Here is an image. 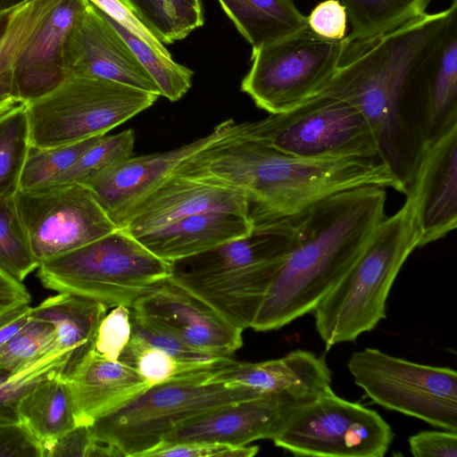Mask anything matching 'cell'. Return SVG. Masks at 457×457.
I'll return each instance as SVG.
<instances>
[{
	"label": "cell",
	"instance_id": "obj_1",
	"mask_svg": "<svg viewBox=\"0 0 457 457\" xmlns=\"http://www.w3.org/2000/svg\"><path fill=\"white\" fill-rule=\"evenodd\" d=\"M456 12L457 0H452L445 10L425 12L373 37L349 42L320 94L344 100L361 112L376 137L379 159L406 193L427 146L414 96L415 77Z\"/></svg>",
	"mask_w": 457,
	"mask_h": 457
},
{
	"label": "cell",
	"instance_id": "obj_2",
	"mask_svg": "<svg viewBox=\"0 0 457 457\" xmlns=\"http://www.w3.org/2000/svg\"><path fill=\"white\" fill-rule=\"evenodd\" d=\"M175 173L243 192L253 224L300 216L328 196L360 187H390L406 194L379 159H303L239 138L236 130L187 159Z\"/></svg>",
	"mask_w": 457,
	"mask_h": 457
},
{
	"label": "cell",
	"instance_id": "obj_3",
	"mask_svg": "<svg viewBox=\"0 0 457 457\" xmlns=\"http://www.w3.org/2000/svg\"><path fill=\"white\" fill-rule=\"evenodd\" d=\"M385 189H348L314 204L300 216L298 242L279 267L251 328L278 329L313 311L386 217Z\"/></svg>",
	"mask_w": 457,
	"mask_h": 457
},
{
	"label": "cell",
	"instance_id": "obj_4",
	"mask_svg": "<svg viewBox=\"0 0 457 457\" xmlns=\"http://www.w3.org/2000/svg\"><path fill=\"white\" fill-rule=\"evenodd\" d=\"M300 216L254 223L247 237L171 262L169 280L234 327L249 328L298 242Z\"/></svg>",
	"mask_w": 457,
	"mask_h": 457
},
{
	"label": "cell",
	"instance_id": "obj_5",
	"mask_svg": "<svg viewBox=\"0 0 457 457\" xmlns=\"http://www.w3.org/2000/svg\"><path fill=\"white\" fill-rule=\"evenodd\" d=\"M406 195L403 205L380 222L360 256L312 312L327 349L355 341L386 318L390 289L420 244L415 205Z\"/></svg>",
	"mask_w": 457,
	"mask_h": 457
},
{
	"label": "cell",
	"instance_id": "obj_6",
	"mask_svg": "<svg viewBox=\"0 0 457 457\" xmlns=\"http://www.w3.org/2000/svg\"><path fill=\"white\" fill-rule=\"evenodd\" d=\"M37 270L47 289L87 297L107 307L130 308L152 287L169 278L170 263L118 228L41 262Z\"/></svg>",
	"mask_w": 457,
	"mask_h": 457
},
{
	"label": "cell",
	"instance_id": "obj_7",
	"mask_svg": "<svg viewBox=\"0 0 457 457\" xmlns=\"http://www.w3.org/2000/svg\"><path fill=\"white\" fill-rule=\"evenodd\" d=\"M88 0H28L11 11L0 37V93L27 104L68 77L67 37Z\"/></svg>",
	"mask_w": 457,
	"mask_h": 457
},
{
	"label": "cell",
	"instance_id": "obj_8",
	"mask_svg": "<svg viewBox=\"0 0 457 457\" xmlns=\"http://www.w3.org/2000/svg\"><path fill=\"white\" fill-rule=\"evenodd\" d=\"M215 368L149 386L88 426L92 437L122 456L145 457L187 420L229 403L258 397L246 388L205 383Z\"/></svg>",
	"mask_w": 457,
	"mask_h": 457
},
{
	"label": "cell",
	"instance_id": "obj_9",
	"mask_svg": "<svg viewBox=\"0 0 457 457\" xmlns=\"http://www.w3.org/2000/svg\"><path fill=\"white\" fill-rule=\"evenodd\" d=\"M236 137L303 159H379L376 137L361 112L324 95L259 120L237 123Z\"/></svg>",
	"mask_w": 457,
	"mask_h": 457
},
{
	"label": "cell",
	"instance_id": "obj_10",
	"mask_svg": "<svg viewBox=\"0 0 457 457\" xmlns=\"http://www.w3.org/2000/svg\"><path fill=\"white\" fill-rule=\"evenodd\" d=\"M158 97L115 81L68 77L26 104L30 145L47 148L106 135L148 109Z\"/></svg>",
	"mask_w": 457,
	"mask_h": 457
},
{
	"label": "cell",
	"instance_id": "obj_11",
	"mask_svg": "<svg viewBox=\"0 0 457 457\" xmlns=\"http://www.w3.org/2000/svg\"><path fill=\"white\" fill-rule=\"evenodd\" d=\"M348 43L345 37L340 40L322 38L307 27L253 46L241 90L269 113L293 109L324 90Z\"/></svg>",
	"mask_w": 457,
	"mask_h": 457
},
{
	"label": "cell",
	"instance_id": "obj_12",
	"mask_svg": "<svg viewBox=\"0 0 457 457\" xmlns=\"http://www.w3.org/2000/svg\"><path fill=\"white\" fill-rule=\"evenodd\" d=\"M354 383L378 405L457 432V373L365 348L347 363Z\"/></svg>",
	"mask_w": 457,
	"mask_h": 457
},
{
	"label": "cell",
	"instance_id": "obj_13",
	"mask_svg": "<svg viewBox=\"0 0 457 457\" xmlns=\"http://www.w3.org/2000/svg\"><path fill=\"white\" fill-rule=\"evenodd\" d=\"M393 439L392 428L376 411L329 388L297 409L272 441L299 456L383 457Z\"/></svg>",
	"mask_w": 457,
	"mask_h": 457
},
{
	"label": "cell",
	"instance_id": "obj_14",
	"mask_svg": "<svg viewBox=\"0 0 457 457\" xmlns=\"http://www.w3.org/2000/svg\"><path fill=\"white\" fill-rule=\"evenodd\" d=\"M16 204L31 250L39 263L119 228L83 184H55L18 190Z\"/></svg>",
	"mask_w": 457,
	"mask_h": 457
},
{
	"label": "cell",
	"instance_id": "obj_15",
	"mask_svg": "<svg viewBox=\"0 0 457 457\" xmlns=\"http://www.w3.org/2000/svg\"><path fill=\"white\" fill-rule=\"evenodd\" d=\"M130 309L185 344L229 358L243 345L242 330L169 278L152 287Z\"/></svg>",
	"mask_w": 457,
	"mask_h": 457
},
{
	"label": "cell",
	"instance_id": "obj_16",
	"mask_svg": "<svg viewBox=\"0 0 457 457\" xmlns=\"http://www.w3.org/2000/svg\"><path fill=\"white\" fill-rule=\"evenodd\" d=\"M318 395L287 392L229 403L183 423L162 444L211 441L246 445L260 439L272 440L292 414Z\"/></svg>",
	"mask_w": 457,
	"mask_h": 457
},
{
	"label": "cell",
	"instance_id": "obj_17",
	"mask_svg": "<svg viewBox=\"0 0 457 457\" xmlns=\"http://www.w3.org/2000/svg\"><path fill=\"white\" fill-rule=\"evenodd\" d=\"M67 77L106 79L161 96L125 40L89 0L64 46Z\"/></svg>",
	"mask_w": 457,
	"mask_h": 457
},
{
	"label": "cell",
	"instance_id": "obj_18",
	"mask_svg": "<svg viewBox=\"0 0 457 457\" xmlns=\"http://www.w3.org/2000/svg\"><path fill=\"white\" fill-rule=\"evenodd\" d=\"M237 123L229 119L204 137L159 154L130 156L86 181L99 204L118 226L126 213L172 175L187 159L230 136Z\"/></svg>",
	"mask_w": 457,
	"mask_h": 457
},
{
	"label": "cell",
	"instance_id": "obj_19",
	"mask_svg": "<svg viewBox=\"0 0 457 457\" xmlns=\"http://www.w3.org/2000/svg\"><path fill=\"white\" fill-rule=\"evenodd\" d=\"M246 195L216 181L173 173L119 221L137 237L195 214L223 211L249 216Z\"/></svg>",
	"mask_w": 457,
	"mask_h": 457
},
{
	"label": "cell",
	"instance_id": "obj_20",
	"mask_svg": "<svg viewBox=\"0 0 457 457\" xmlns=\"http://www.w3.org/2000/svg\"><path fill=\"white\" fill-rule=\"evenodd\" d=\"M414 203L419 247L457 226V124L427 145L406 193Z\"/></svg>",
	"mask_w": 457,
	"mask_h": 457
},
{
	"label": "cell",
	"instance_id": "obj_21",
	"mask_svg": "<svg viewBox=\"0 0 457 457\" xmlns=\"http://www.w3.org/2000/svg\"><path fill=\"white\" fill-rule=\"evenodd\" d=\"M331 378L323 356L295 350L260 362L228 358L212 371L205 383L246 388L260 397L287 392L320 394L331 388Z\"/></svg>",
	"mask_w": 457,
	"mask_h": 457
},
{
	"label": "cell",
	"instance_id": "obj_22",
	"mask_svg": "<svg viewBox=\"0 0 457 457\" xmlns=\"http://www.w3.org/2000/svg\"><path fill=\"white\" fill-rule=\"evenodd\" d=\"M70 391L76 426H90L149 386L136 369L94 348L62 377Z\"/></svg>",
	"mask_w": 457,
	"mask_h": 457
},
{
	"label": "cell",
	"instance_id": "obj_23",
	"mask_svg": "<svg viewBox=\"0 0 457 457\" xmlns=\"http://www.w3.org/2000/svg\"><path fill=\"white\" fill-rule=\"evenodd\" d=\"M414 96L427 145L457 124V12L419 68Z\"/></svg>",
	"mask_w": 457,
	"mask_h": 457
},
{
	"label": "cell",
	"instance_id": "obj_24",
	"mask_svg": "<svg viewBox=\"0 0 457 457\" xmlns=\"http://www.w3.org/2000/svg\"><path fill=\"white\" fill-rule=\"evenodd\" d=\"M250 216L213 211L188 216L136 238L159 258L171 262L249 236Z\"/></svg>",
	"mask_w": 457,
	"mask_h": 457
},
{
	"label": "cell",
	"instance_id": "obj_25",
	"mask_svg": "<svg viewBox=\"0 0 457 457\" xmlns=\"http://www.w3.org/2000/svg\"><path fill=\"white\" fill-rule=\"evenodd\" d=\"M107 308L87 297L58 293L32 307L30 318L54 326L57 344L71 353L72 370L94 348L97 329Z\"/></svg>",
	"mask_w": 457,
	"mask_h": 457
},
{
	"label": "cell",
	"instance_id": "obj_26",
	"mask_svg": "<svg viewBox=\"0 0 457 457\" xmlns=\"http://www.w3.org/2000/svg\"><path fill=\"white\" fill-rule=\"evenodd\" d=\"M19 420L40 442L44 457L54 444L76 427L69 388L61 374L28 392L17 406Z\"/></svg>",
	"mask_w": 457,
	"mask_h": 457
},
{
	"label": "cell",
	"instance_id": "obj_27",
	"mask_svg": "<svg viewBox=\"0 0 457 457\" xmlns=\"http://www.w3.org/2000/svg\"><path fill=\"white\" fill-rule=\"evenodd\" d=\"M240 34L252 46L296 33L307 25V16L294 0H218Z\"/></svg>",
	"mask_w": 457,
	"mask_h": 457
},
{
	"label": "cell",
	"instance_id": "obj_28",
	"mask_svg": "<svg viewBox=\"0 0 457 457\" xmlns=\"http://www.w3.org/2000/svg\"><path fill=\"white\" fill-rule=\"evenodd\" d=\"M72 367L71 352L57 345L15 371L0 370V424L20 422L17 406L20 400L41 381Z\"/></svg>",
	"mask_w": 457,
	"mask_h": 457
},
{
	"label": "cell",
	"instance_id": "obj_29",
	"mask_svg": "<svg viewBox=\"0 0 457 457\" xmlns=\"http://www.w3.org/2000/svg\"><path fill=\"white\" fill-rule=\"evenodd\" d=\"M162 44L185 38L203 26L200 0H121Z\"/></svg>",
	"mask_w": 457,
	"mask_h": 457
},
{
	"label": "cell",
	"instance_id": "obj_30",
	"mask_svg": "<svg viewBox=\"0 0 457 457\" xmlns=\"http://www.w3.org/2000/svg\"><path fill=\"white\" fill-rule=\"evenodd\" d=\"M352 30L348 42L368 39L427 12L431 0H339Z\"/></svg>",
	"mask_w": 457,
	"mask_h": 457
},
{
	"label": "cell",
	"instance_id": "obj_31",
	"mask_svg": "<svg viewBox=\"0 0 457 457\" xmlns=\"http://www.w3.org/2000/svg\"><path fill=\"white\" fill-rule=\"evenodd\" d=\"M31 148L26 104L0 114V197L15 195Z\"/></svg>",
	"mask_w": 457,
	"mask_h": 457
},
{
	"label": "cell",
	"instance_id": "obj_32",
	"mask_svg": "<svg viewBox=\"0 0 457 457\" xmlns=\"http://www.w3.org/2000/svg\"><path fill=\"white\" fill-rule=\"evenodd\" d=\"M157 85L161 96L171 102L180 99L191 87L193 71L157 51L137 35L103 12Z\"/></svg>",
	"mask_w": 457,
	"mask_h": 457
},
{
	"label": "cell",
	"instance_id": "obj_33",
	"mask_svg": "<svg viewBox=\"0 0 457 457\" xmlns=\"http://www.w3.org/2000/svg\"><path fill=\"white\" fill-rule=\"evenodd\" d=\"M39 266L16 204V194L0 197V269L20 281Z\"/></svg>",
	"mask_w": 457,
	"mask_h": 457
},
{
	"label": "cell",
	"instance_id": "obj_34",
	"mask_svg": "<svg viewBox=\"0 0 457 457\" xmlns=\"http://www.w3.org/2000/svg\"><path fill=\"white\" fill-rule=\"evenodd\" d=\"M135 139L132 129L114 135L102 136L68 170L48 185L84 184L91 178L132 156Z\"/></svg>",
	"mask_w": 457,
	"mask_h": 457
},
{
	"label": "cell",
	"instance_id": "obj_35",
	"mask_svg": "<svg viewBox=\"0 0 457 457\" xmlns=\"http://www.w3.org/2000/svg\"><path fill=\"white\" fill-rule=\"evenodd\" d=\"M228 359V358H227ZM120 361L134 367L149 386L213 369V366H195L180 361L166 351L151 345L131 334Z\"/></svg>",
	"mask_w": 457,
	"mask_h": 457
},
{
	"label": "cell",
	"instance_id": "obj_36",
	"mask_svg": "<svg viewBox=\"0 0 457 457\" xmlns=\"http://www.w3.org/2000/svg\"><path fill=\"white\" fill-rule=\"evenodd\" d=\"M101 137L47 148L31 147L21 172L19 190L48 185L68 170Z\"/></svg>",
	"mask_w": 457,
	"mask_h": 457
},
{
	"label": "cell",
	"instance_id": "obj_37",
	"mask_svg": "<svg viewBox=\"0 0 457 457\" xmlns=\"http://www.w3.org/2000/svg\"><path fill=\"white\" fill-rule=\"evenodd\" d=\"M56 345L54 326L31 319L16 335L0 346V370L15 371Z\"/></svg>",
	"mask_w": 457,
	"mask_h": 457
},
{
	"label": "cell",
	"instance_id": "obj_38",
	"mask_svg": "<svg viewBox=\"0 0 457 457\" xmlns=\"http://www.w3.org/2000/svg\"><path fill=\"white\" fill-rule=\"evenodd\" d=\"M132 333L147 344L161 348L182 362L195 366H213L227 359L218 357L198 349L173 337L157 328L130 309ZM231 358V357H229Z\"/></svg>",
	"mask_w": 457,
	"mask_h": 457
},
{
	"label": "cell",
	"instance_id": "obj_39",
	"mask_svg": "<svg viewBox=\"0 0 457 457\" xmlns=\"http://www.w3.org/2000/svg\"><path fill=\"white\" fill-rule=\"evenodd\" d=\"M132 333L130 308L119 305L101 320L94 349L103 356L118 361Z\"/></svg>",
	"mask_w": 457,
	"mask_h": 457
},
{
	"label": "cell",
	"instance_id": "obj_40",
	"mask_svg": "<svg viewBox=\"0 0 457 457\" xmlns=\"http://www.w3.org/2000/svg\"><path fill=\"white\" fill-rule=\"evenodd\" d=\"M257 445H230L211 441L165 443L148 452L145 457H252Z\"/></svg>",
	"mask_w": 457,
	"mask_h": 457
},
{
	"label": "cell",
	"instance_id": "obj_41",
	"mask_svg": "<svg viewBox=\"0 0 457 457\" xmlns=\"http://www.w3.org/2000/svg\"><path fill=\"white\" fill-rule=\"evenodd\" d=\"M117 457L121 453L113 446L96 441L87 426H76L60 437L51 447L47 457Z\"/></svg>",
	"mask_w": 457,
	"mask_h": 457
},
{
	"label": "cell",
	"instance_id": "obj_42",
	"mask_svg": "<svg viewBox=\"0 0 457 457\" xmlns=\"http://www.w3.org/2000/svg\"><path fill=\"white\" fill-rule=\"evenodd\" d=\"M347 13L339 0H325L307 16L308 28L317 36L340 40L346 35Z\"/></svg>",
	"mask_w": 457,
	"mask_h": 457
},
{
	"label": "cell",
	"instance_id": "obj_43",
	"mask_svg": "<svg viewBox=\"0 0 457 457\" xmlns=\"http://www.w3.org/2000/svg\"><path fill=\"white\" fill-rule=\"evenodd\" d=\"M44 457L40 442L21 422L0 424V457Z\"/></svg>",
	"mask_w": 457,
	"mask_h": 457
},
{
	"label": "cell",
	"instance_id": "obj_44",
	"mask_svg": "<svg viewBox=\"0 0 457 457\" xmlns=\"http://www.w3.org/2000/svg\"><path fill=\"white\" fill-rule=\"evenodd\" d=\"M409 446L415 457H456L457 432L420 431L409 438Z\"/></svg>",
	"mask_w": 457,
	"mask_h": 457
},
{
	"label": "cell",
	"instance_id": "obj_45",
	"mask_svg": "<svg viewBox=\"0 0 457 457\" xmlns=\"http://www.w3.org/2000/svg\"><path fill=\"white\" fill-rule=\"evenodd\" d=\"M103 12L162 54L171 56L167 48L136 17L121 0H89Z\"/></svg>",
	"mask_w": 457,
	"mask_h": 457
},
{
	"label": "cell",
	"instance_id": "obj_46",
	"mask_svg": "<svg viewBox=\"0 0 457 457\" xmlns=\"http://www.w3.org/2000/svg\"><path fill=\"white\" fill-rule=\"evenodd\" d=\"M31 296L21 281L0 269V315L15 307L29 304Z\"/></svg>",
	"mask_w": 457,
	"mask_h": 457
},
{
	"label": "cell",
	"instance_id": "obj_47",
	"mask_svg": "<svg viewBox=\"0 0 457 457\" xmlns=\"http://www.w3.org/2000/svg\"><path fill=\"white\" fill-rule=\"evenodd\" d=\"M29 304L11 309L0 315V346L16 335L30 320Z\"/></svg>",
	"mask_w": 457,
	"mask_h": 457
},
{
	"label": "cell",
	"instance_id": "obj_48",
	"mask_svg": "<svg viewBox=\"0 0 457 457\" xmlns=\"http://www.w3.org/2000/svg\"><path fill=\"white\" fill-rule=\"evenodd\" d=\"M11 11L12 10L8 12H0V37L5 29ZM15 105L16 104L8 100L0 93V114L7 112Z\"/></svg>",
	"mask_w": 457,
	"mask_h": 457
},
{
	"label": "cell",
	"instance_id": "obj_49",
	"mask_svg": "<svg viewBox=\"0 0 457 457\" xmlns=\"http://www.w3.org/2000/svg\"><path fill=\"white\" fill-rule=\"evenodd\" d=\"M28 0H0V12H8Z\"/></svg>",
	"mask_w": 457,
	"mask_h": 457
}]
</instances>
